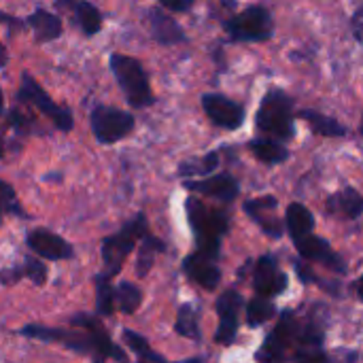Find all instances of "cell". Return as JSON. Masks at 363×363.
<instances>
[{
    "instance_id": "cell-1",
    "label": "cell",
    "mask_w": 363,
    "mask_h": 363,
    "mask_svg": "<svg viewBox=\"0 0 363 363\" xmlns=\"http://www.w3.org/2000/svg\"><path fill=\"white\" fill-rule=\"evenodd\" d=\"M70 325L74 330L64 328H51L40 323H28L17 330V336L47 342V345H60L81 357H89L94 362H128V353L108 336L102 317L94 313H74L70 317Z\"/></svg>"
},
{
    "instance_id": "cell-2",
    "label": "cell",
    "mask_w": 363,
    "mask_h": 363,
    "mask_svg": "<svg viewBox=\"0 0 363 363\" xmlns=\"http://www.w3.org/2000/svg\"><path fill=\"white\" fill-rule=\"evenodd\" d=\"M185 217L194 236L196 251L213 259H221L223 240L230 234V225H232L230 208L211 206L200 198L189 196L185 200Z\"/></svg>"
},
{
    "instance_id": "cell-3",
    "label": "cell",
    "mask_w": 363,
    "mask_h": 363,
    "mask_svg": "<svg viewBox=\"0 0 363 363\" xmlns=\"http://www.w3.org/2000/svg\"><path fill=\"white\" fill-rule=\"evenodd\" d=\"M255 128L264 136L289 143L296 138V100L283 87H268L255 113Z\"/></svg>"
},
{
    "instance_id": "cell-4",
    "label": "cell",
    "mask_w": 363,
    "mask_h": 363,
    "mask_svg": "<svg viewBox=\"0 0 363 363\" xmlns=\"http://www.w3.org/2000/svg\"><path fill=\"white\" fill-rule=\"evenodd\" d=\"M330 308L325 302H313L300 317L296 347L291 351L294 362H330L325 351V338L330 328Z\"/></svg>"
},
{
    "instance_id": "cell-5",
    "label": "cell",
    "mask_w": 363,
    "mask_h": 363,
    "mask_svg": "<svg viewBox=\"0 0 363 363\" xmlns=\"http://www.w3.org/2000/svg\"><path fill=\"white\" fill-rule=\"evenodd\" d=\"M108 68L130 108H149L157 102L143 62L134 55L111 53Z\"/></svg>"
},
{
    "instance_id": "cell-6",
    "label": "cell",
    "mask_w": 363,
    "mask_h": 363,
    "mask_svg": "<svg viewBox=\"0 0 363 363\" xmlns=\"http://www.w3.org/2000/svg\"><path fill=\"white\" fill-rule=\"evenodd\" d=\"M221 28L228 36V43H232V45L268 43V40H272V36L277 32L274 15L262 2H253L249 6H245L242 11L230 15L228 19H223Z\"/></svg>"
},
{
    "instance_id": "cell-7",
    "label": "cell",
    "mask_w": 363,
    "mask_h": 363,
    "mask_svg": "<svg viewBox=\"0 0 363 363\" xmlns=\"http://www.w3.org/2000/svg\"><path fill=\"white\" fill-rule=\"evenodd\" d=\"M149 232V217L145 211H138L130 221H125L117 232L108 234L102 238L100 245V255H102V264H104V272L111 277L121 274L123 264L128 259V255L134 253L138 240Z\"/></svg>"
},
{
    "instance_id": "cell-8",
    "label": "cell",
    "mask_w": 363,
    "mask_h": 363,
    "mask_svg": "<svg viewBox=\"0 0 363 363\" xmlns=\"http://www.w3.org/2000/svg\"><path fill=\"white\" fill-rule=\"evenodd\" d=\"M15 100H17L19 104H23V106L36 108L40 115H45V117L51 121V125H53L57 132H62V134L72 132V128H74V113H72V108L57 104V102L45 91V87H43L28 70H23L21 77H19V89H17V94H15Z\"/></svg>"
},
{
    "instance_id": "cell-9",
    "label": "cell",
    "mask_w": 363,
    "mask_h": 363,
    "mask_svg": "<svg viewBox=\"0 0 363 363\" xmlns=\"http://www.w3.org/2000/svg\"><path fill=\"white\" fill-rule=\"evenodd\" d=\"M279 315V323L266 334L262 347L255 351V362L272 363L285 362L291 357V351L296 347V336H298V323L300 315L294 308H283Z\"/></svg>"
},
{
    "instance_id": "cell-10",
    "label": "cell",
    "mask_w": 363,
    "mask_h": 363,
    "mask_svg": "<svg viewBox=\"0 0 363 363\" xmlns=\"http://www.w3.org/2000/svg\"><path fill=\"white\" fill-rule=\"evenodd\" d=\"M89 128H91L96 143L111 147L134 132L136 117L125 108H117V106L98 102L89 108Z\"/></svg>"
},
{
    "instance_id": "cell-11",
    "label": "cell",
    "mask_w": 363,
    "mask_h": 363,
    "mask_svg": "<svg viewBox=\"0 0 363 363\" xmlns=\"http://www.w3.org/2000/svg\"><path fill=\"white\" fill-rule=\"evenodd\" d=\"M242 306H245V296L234 287H230L221 296H217L215 311H217V317H219V325H217V332H215L213 340L219 347H232L236 342L238 332H240Z\"/></svg>"
},
{
    "instance_id": "cell-12",
    "label": "cell",
    "mask_w": 363,
    "mask_h": 363,
    "mask_svg": "<svg viewBox=\"0 0 363 363\" xmlns=\"http://www.w3.org/2000/svg\"><path fill=\"white\" fill-rule=\"evenodd\" d=\"M200 104L204 108V115L208 117V121L225 132H238L245 125L247 119V108L245 104L228 98L225 94H217V91H206L200 98Z\"/></svg>"
},
{
    "instance_id": "cell-13",
    "label": "cell",
    "mask_w": 363,
    "mask_h": 363,
    "mask_svg": "<svg viewBox=\"0 0 363 363\" xmlns=\"http://www.w3.org/2000/svg\"><path fill=\"white\" fill-rule=\"evenodd\" d=\"M298 255L302 259H306L308 264H321L328 270H332L338 277H347L349 274V264L347 259L330 245V240H325L323 236H317L315 232L300 236L296 240H291Z\"/></svg>"
},
{
    "instance_id": "cell-14",
    "label": "cell",
    "mask_w": 363,
    "mask_h": 363,
    "mask_svg": "<svg viewBox=\"0 0 363 363\" xmlns=\"http://www.w3.org/2000/svg\"><path fill=\"white\" fill-rule=\"evenodd\" d=\"M251 283H253V291L257 296H266V298H274V300L289 289V277L281 270L279 257L272 253L259 255L253 262Z\"/></svg>"
},
{
    "instance_id": "cell-15",
    "label": "cell",
    "mask_w": 363,
    "mask_h": 363,
    "mask_svg": "<svg viewBox=\"0 0 363 363\" xmlns=\"http://www.w3.org/2000/svg\"><path fill=\"white\" fill-rule=\"evenodd\" d=\"M183 187L191 194H200V196L219 200L225 206L236 202L242 191L240 181L232 172H213L202 179H183Z\"/></svg>"
},
{
    "instance_id": "cell-16",
    "label": "cell",
    "mask_w": 363,
    "mask_h": 363,
    "mask_svg": "<svg viewBox=\"0 0 363 363\" xmlns=\"http://www.w3.org/2000/svg\"><path fill=\"white\" fill-rule=\"evenodd\" d=\"M242 211L268 238L281 240L285 236V223L277 215V211H279L277 196L268 194V196H259V198H249V200H245Z\"/></svg>"
},
{
    "instance_id": "cell-17",
    "label": "cell",
    "mask_w": 363,
    "mask_h": 363,
    "mask_svg": "<svg viewBox=\"0 0 363 363\" xmlns=\"http://www.w3.org/2000/svg\"><path fill=\"white\" fill-rule=\"evenodd\" d=\"M23 242L34 255L49 259V262H70L77 257L74 247L64 236H60L47 228H34V230L26 232Z\"/></svg>"
},
{
    "instance_id": "cell-18",
    "label": "cell",
    "mask_w": 363,
    "mask_h": 363,
    "mask_svg": "<svg viewBox=\"0 0 363 363\" xmlns=\"http://www.w3.org/2000/svg\"><path fill=\"white\" fill-rule=\"evenodd\" d=\"M181 272L191 283L202 287L204 291H217V287L221 285V279H223L219 259H213V257H208V255H204L200 251H191L189 255L183 257Z\"/></svg>"
},
{
    "instance_id": "cell-19",
    "label": "cell",
    "mask_w": 363,
    "mask_h": 363,
    "mask_svg": "<svg viewBox=\"0 0 363 363\" xmlns=\"http://www.w3.org/2000/svg\"><path fill=\"white\" fill-rule=\"evenodd\" d=\"M145 17H147V23H149V34H151V38L157 45L172 47V45L189 43V36L181 28V23H177V19L172 15H168L160 4L157 6H149Z\"/></svg>"
},
{
    "instance_id": "cell-20",
    "label": "cell",
    "mask_w": 363,
    "mask_h": 363,
    "mask_svg": "<svg viewBox=\"0 0 363 363\" xmlns=\"http://www.w3.org/2000/svg\"><path fill=\"white\" fill-rule=\"evenodd\" d=\"M53 6L55 9H68L70 15H72L74 26L87 38L100 34L102 28H104V15H102V11L94 2H89V0H55Z\"/></svg>"
},
{
    "instance_id": "cell-21",
    "label": "cell",
    "mask_w": 363,
    "mask_h": 363,
    "mask_svg": "<svg viewBox=\"0 0 363 363\" xmlns=\"http://www.w3.org/2000/svg\"><path fill=\"white\" fill-rule=\"evenodd\" d=\"M23 21H26V28L32 30L34 43H38V45L57 40L64 34L62 17L53 11H47L45 6H36L28 17H23Z\"/></svg>"
},
{
    "instance_id": "cell-22",
    "label": "cell",
    "mask_w": 363,
    "mask_h": 363,
    "mask_svg": "<svg viewBox=\"0 0 363 363\" xmlns=\"http://www.w3.org/2000/svg\"><path fill=\"white\" fill-rule=\"evenodd\" d=\"M325 208H328V215H334L347 221H359L363 213L362 191L353 185H347L325 200Z\"/></svg>"
},
{
    "instance_id": "cell-23",
    "label": "cell",
    "mask_w": 363,
    "mask_h": 363,
    "mask_svg": "<svg viewBox=\"0 0 363 363\" xmlns=\"http://www.w3.org/2000/svg\"><path fill=\"white\" fill-rule=\"evenodd\" d=\"M247 149L264 166H281V164H285L291 157V151H289L287 143L277 140L272 136H255V138H249L247 140Z\"/></svg>"
},
{
    "instance_id": "cell-24",
    "label": "cell",
    "mask_w": 363,
    "mask_h": 363,
    "mask_svg": "<svg viewBox=\"0 0 363 363\" xmlns=\"http://www.w3.org/2000/svg\"><path fill=\"white\" fill-rule=\"evenodd\" d=\"M296 117L304 119L308 123V128L313 130V134H317L321 138H347L351 134L349 125H345L336 117H330L315 108H300L296 113Z\"/></svg>"
},
{
    "instance_id": "cell-25",
    "label": "cell",
    "mask_w": 363,
    "mask_h": 363,
    "mask_svg": "<svg viewBox=\"0 0 363 363\" xmlns=\"http://www.w3.org/2000/svg\"><path fill=\"white\" fill-rule=\"evenodd\" d=\"M140 245H136L138 247V255H136V266H134V272H136V279H147L149 274H151V270H153V266H155V259L162 255V253H166V242L160 238V236H155V234H151V230L138 240Z\"/></svg>"
},
{
    "instance_id": "cell-26",
    "label": "cell",
    "mask_w": 363,
    "mask_h": 363,
    "mask_svg": "<svg viewBox=\"0 0 363 363\" xmlns=\"http://www.w3.org/2000/svg\"><path fill=\"white\" fill-rule=\"evenodd\" d=\"M285 232L289 234L291 240L300 238V236H306L311 232H315V225H317V219L313 215V211L302 204V202H291L285 211Z\"/></svg>"
},
{
    "instance_id": "cell-27",
    "label": "cell",
    "mask_w": 363,
    "mask_h": 363,
    "mask_svg": "<svg viewBox=\"0 0 363 363\" xmlns=\"http://www.w3.org/2000/svg\"><path fill=\"white\" fill-rule=\"evenodd\" d=\"M221 153L219 151H208L204 155H194V157H187L183 160L179 166H177V177L181 179H196V177H208L213 174L217 168H219V157Z\"/></svg>"
},
{
    "instance_id": "cell-28",
    "label": "cell",
    "mask_w": 363,
    "mask_h": 363,
    "mask_svg": "<svg viewBox=\"0 0 363 363\" xmlns=\"http://www.w3.org/2000/svg\"><path fill=\"white\" fill-rule=\"evenodd\" d=\"M242 311H245V321L251 330L266 325L279 313L274 298H266V296H257V294L242 306Z\"/></svg>"
},
{
    "instance_id": "cell-29",
    "label": "cell",
    "mask_w": 363,
    "mask_h": 363,
    "mask_svg": "<svg viewBox=\"0 0 363 363\" xmlns=\"http://www.w3.org/2000/svg\"><path fill=\"white\" fill-rule=\"evenodd\" d=\"M174 332L181 338L202 342V330H200V311L191 302H185L177 311V321H174Z\"/></svg>"
},
{
    "instance_id": "cell-30",
    "label": "cell",
    "mask_w": 363,
    "mask_h": 363,
    "mask_svg": "<svg viewBox=\"0 0 363 363\" xmlns=\"http://www.w3.org/2000/svg\"><path fill=\"white\" fill-rule=\"evenodd\" d=\"M111 274L98 272L94 277V289H96V315L106 319L115 315V287L111 283Z\"/></svg>"
},
{
    "instance_id": "cell-31",
    "label": "cell",
    "mask_w": 363,
    "mask_h": 363,
    "mask_svg": "<svg viewBox=\"0 0 363 363\" xmlns=\"http://www.w3.org/2000/svg\"><path fill=\"white\" fill-rule=\"evenodd\" d=\"M121 340H123V345L128 347V351H130L138 362H168L164 355H160V353L153 351L151 342H149L143 334H138V332H134V330H128V328H125V330L121 332Z\"/></svg>"
},
{
    "instance_id": "cell-32",
    "label": "cell",
    "mask_w": 363,
    "mask_h": 363,
    "mask_svg": "<svg viewBox=\"0 0 363 363\" xmlns=\"http://www.w3.org/2000/svg\"><path fill=\"white\" fill-rule=\"evenodd\" d=\"M6 125L17 134V136H40L45 130L38 125V121L17 102V106L6 111Z\"/></svg>"
},
{
    "instance_id": "cell-33",
    "label": "cell",
    "mask_w": 363,
    "mask_h": 363,
    "mask_svg": "<svg viewBox=\"0 0 363 363\" xmlns=\"http://www.w3.org/2000/svg\"><path fill=\"white\" fill-rule=\"evenodd\" d=\"M143 304V289L132 281H121L115 287V308H119L121 315H134Z\"/></svg>"
},
{
    "instance_id": "cell-34",
    "label": "cell",
    "mask_w": 363,
    "mask_h": 363,
    "mask_svg": "<svg viewBox=\"0 0 363 363\" xmlns=\"http://www.w3.org/2000/svg\"><path fill=\"white\" fill-rule=\"evenodd\" d=\"M6 215L17 217V219H30V215L23 211V206L15 194V187L9 181L0 179V225Z\"/></svg>"
},
{
    "instance_id": "cell-35",
    "label": "cell",
    "mask_w": 363,
    "mask_h": 363,
    "mask_svg": "<svg viewBox=\"0 0 363 363\" xmlns=\"http://www.w3.org/2000/svg\"><path fill=\"white\" fill-rule=\"evenodd\" d=\"M21 264H23V270H26V279L34 285V287H43L45 283H47V274H49V270H47V264L43 262V257H32V255H26L23 259H21Z\"/></svg>"
},
{
    "instance_id": "cell-36",
    "label": "cell",
    "mask_w": 363,
    "mask_h": 363,
    "mask_svg": "<svg viewBox=\"0 0 363 363\" xmlns=\"http://www.w3.org/2000/svg\"><path fill=\"white\" fill-rule=\"evenodd\" d=\"M23 279H26V270H23L21 262H17L13 266H6V268H0V285L2 287H15Z\"/></svg>"
},
{
    "instance_id": "cell-37",
    "label": "cell",
    "mask_w": 363,
    "mask_h": 363,
    "mask_svg": "<svg viewBox=\"0 0 363 363\" xmlns=\"http://www.w3.org/2000/svg\"><path fill=\"white\" fill-rule=\"evenodd\" d=\"M294 270H296V277L300 279L302 285H317L319 279H321V277L313 270V264H308V262L302 259V257L294 259Z\"/></svg>"
},
{
    "instance_id": "cell-38",
    "label": "cell",
    "mask_w": 363,
    "mask_h": 363,
    "mask_svg": "<svg viewBox=\"0 0 363 363\" xmlns=\"http://www.w3.org/2000/svg\"><path fill=\"white\" fill-rule=\"evenodd\" d=\"M0 26L6 30V38H13V36H17L19 32L28 30V28H26V21H23L21 17H15V15L6 13V11H0Z\"/></svg>"
},
{
    "instance_id": "cell-39",
    "label": "cell",
    "mask_w": 363,
    "mask_h": 363,
    "mask_svg": "<svg viewBox=\"0 0 363 363\" xmlns=\"http://www.w3.org/2000/svg\"><path fill=\"white\" fill-rule=\"evenodd\" d=\"M157 4L170 13H189L194 9L196 0H157Z\"/></svg>"
},
{
    "instance_id": "cell-40",
    "label": "cell",
    "mask_w": 363,
    "mask_h": 363,
    "mask_svg": "<svg viewBox=\"0 0 363 363\" xmlns=\"http://www.w3.org/2000/svg\"><path fill=\"white\" fill-rule=\"evenodd\" d=\"M362 15H363V6L357 4L353 15H351V32H353V38L362 45Z\"/></svg>"
},
{
    "instance_id": "cell-41",
    "label": "cell",
    "mask_w": 363,
    "mask_h": 363,
    "mask_svg": "<svg viewBox=\"0 0 363 363\" xmlns=\"http://www.w3.org/2000/svg\"><path fill=\"white\" fill-rule=\"evenodd\" d=\"M336 355L342 357V359H351V362H357L359 359V353L357 351H349V349H338Z\"/></svg>"
},
{
    "instance_id": "cell-42",
    "label": "cell",
    "mask_w": 363,
    "mask_h": 363,
    "mask_svg": "<svg viewBox=\"0 0 363 363\" xmlns=\"http://www.w3.org/2000/svg\"><path fill=\"white\" fill-rule=\"evenodd\" d=\"M6 64H9V49L4 43H0V70H4Z\"/></svg>"
},
{
    "instance_id": "cell-43",
    "label": "cell",
    "mask_w": 363,
    "mask_h": 363,
    "mask_svg": "<svg viewBox=\"0 0 363 363\" xmlns=\"http://www.w3.org/2000/svg\"><path fill=\"white\" fill-rule=\"evenodd\" d=\"M4 115V91H2V87H0V117Z\"/></svg>"
},
{
    "instance_id": "cell-44",
    "label": "cell",
    "mask_w": 363,
    "mask_h": 363,
    "mask_svg": "<svg viewBox=\"0 0 363 363\" xmlns=\"http://www.w3.org/2000/svg\"><path fill=\"white\" fill-rule=\"evenodd\" d=\"M4 153H6V147H4V143H2V138H0V160L4 157Z\"/></svg>"
}]
</instances>
